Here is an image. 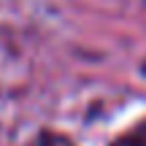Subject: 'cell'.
<instances>
[{
	"label": "cell",
	"instance_id": "cell-1",
	"mask_svg": "<svg viewBox=\"0 0 146 146\" xmlns=\"http://www.w3.org/2000/svg\"><path fill=\"white\" fill-rule=\"evenodd\" d=\"M111 146H146V122H143V125H138L135 130L125 133L122 138H116Z\"/></svg>",
	"mask_w": 146,
	"mask_h": 146
},
{
	"label": "cell",
	"instance_id": "cell-2",
	"mask_svg": "<svg viewBox=\"0 0 146 146\" xmlns=\"http://www.w3.org/2000/svg\"><path fill=\"white\" fill-rule=\"evenodd\" d=\"M30 146H73L70 138L60 135V133H52V130H43L41 135H35V141Z\"/></svg>",
	"mask_w": 146,
	"mask_h": 146
}]
</instances>
